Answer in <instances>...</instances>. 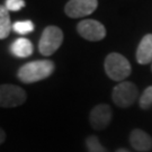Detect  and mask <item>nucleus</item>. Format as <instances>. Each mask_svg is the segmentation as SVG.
Returning a JSON list of instances; mask_svg holds the SVG:
<instances>
[{"mask_svg":"<svg viewBox=\"0 0 152 152\" xmlns=\"http://www.w3.org/2000/svg\"><path fill=\"white\" fill-rule=\"evenodd\" d=\"M130 143L136 151L148 152L152 149V137L140 129H135L131 132Z\"/></svg>","mask_w":152,"mask_h":152,"instance_id":"obj_9","label":"nucleus"},{"mask_svg":"<svg viewBox=\"0 0 152 152\" xmlns=\"http://www.w3.org/2000/svg\"><path fill=\"white\" fill-rule=\"evenodd\" d=\"M11 53L17 58H28L33 54V44L27 38H17L10 46Z\"/></svg>","mask_w":152,"mask_h":152,"instance_id":"obj_11","label":"nucleus"},{"mask_svg":"<svg viewBox=\"0 0 152 152\" xmlns=\"http://www.w3.org/2000/svg\"><path fill=\"white\" fill-rule=\"evenodd\" d=\"M106 75L114 81H123L131 75L132 69L129 60L120 53H110L105 59Z\"/></svg>","mask_w":152,"mask_h":152,"instance_id":"obj_2","label":"nucleus"},{"mask_svg":"<svg viewBox=\"0 0 152 152\" xmlns=\"http://www.w3.org/2000/svg\"><path fill=\"white\" fill-rule=\"evenodd\" d=\"M5 139H6V133L4 130H1L0 129V144H2L4 142H5Z\"/></svg>","mask_w":152,"mask_h":152,"instance_id":"obj_17","label":"nucleus"},{"mask_svg":"<svg viewBox=\"0 0 152 152\" xmlns=\"http://www.w3.org/2000/svg\"><path fill=\"white\" fill-rule=\"evenodd\" d=\"M136 61L140 64L152 62V34H147L141 39L136 50Z\"/></svg>","mask_w":152,"mask_h":152,"instance_id":"obj_10","label":"nucleus"},{"mask_svg":"<svg viewBox=\"0 0 152 152\" xmlns=\"http://www.w3.org/2000/svg\"><path fill=\"white\" fill-rule=\"evenodd\" d=\"M63 42V33L56 26H48L42 33L38 43V50L44 56H50L61 46Z\"/></svg>","mask_w":152,"mask_h":152,"instance_id":"obj_3","label":"nucleus"},{"mask_svg":"<svg viewBox=\"0 0 152 152\" xmlns=\"http://www.w3.org/2000/svg\"><path fill=\"white\" fill-rule=\"evenodd\" d=\"M12 29L17 34H28L34 31V24L31 20H23V22H16L12 25Z\"/></svg>","mask_w":152,"mask_h":152,"instance_id":"obj_14","label":"nucleus"},{"mask_svg":"<svg viewBox=\"0 0 152 152\" xmlns=\"http://www.w3.org/2000/svg\"><path fill=\"white\" fill-rule=\"evenodd\" d=\"M116 152H131V151H129V150H126V149H118Z\"/></svg>","mask_w":152,"mask_h":152,"instance_id":"obj_18","label":"nucleus"},{"mask_svg":"<svg viewBox=\"0 0 152 152\" xmlns=\"http://www.w3.org/2000/svg\"><path fill=\"white\" fill-rule=\"evenodd\" d=\"M5 7L8 11H18L25 7L24 0H6Z\"/></svg>","mask_w":152,"mask_h":152,"instance_id":"obj_16","label":"nucleus"},{"mask_svg":"<svg viewBox=\"0 0 152 152\" xmlns=\"http://www.w3.org/2000/svg\"><path fill=\"white\" fill-rule=\"evenodd\" d=\"M98 6L97 0H70L65 5V14L71 18L91 15Z\"/></svg>","mask_w":152,"mask_h":152,"instance_id":"obj_7","label":"nucleus"},{"mask_svg":"<svg viewBox=\"0 0 152 152\" xmlns=\"http://www.w3.org/2000/svg\"><path fill=\"white\" fill-rule=\"evenodd\" d=\"M86 145H87L88 152H108L106 150V148L102 145L99 139L95 135L88 136L86 139Z\"/></svg>","mask_w":152,"mask_h":152,"instance_id":"obj_13","label":"nucleus"},{"mask_svg":"<svg viewBox=\"0 0 152 152\" xmlns=\"http://www.w3.org/2000/svg\"><path fill=\"white\" fill-rule=\"evenodd\" d=\"M26 100V92L15 85L0 86V107L11 108L20 106Z\"/></svg>","mask_w":152,"mask_h":152,"instance_id":"obj_5","label":"nucleus"},{"mask_svg":"<svg viewBox=\"0 0 152 152\" xmlns=\"http://www.w3.org/2000/svg\"><path fill=\"white\" fill-rule=\"evenodd\" d=\"M77 31L79 35L87 41L97 42L106 36V28L102 23L94 19H85L78 24Z\"/></svg>","mask_w":152,"mask_h":152,"instance_id":"obj_6","label":"nucleus"},{"mask_svg":"<svg viewBox=\"0 0 152 152\" xmlns=\"http://www.w3.org/2000/svg\"><path fill=\"white\" fill-rule=\"evenodd\" d=\"M113 118V113L112 108L107 104H99L95 106L89 115V121L90 125L95 130L102 131L106 129Z\"/></svg>","mask_w":152,"mask_h":152,"instance_id":"obj_8","label":"nucleus"},{"mask_svg":"<svg viewBox=\"0 0 152 152\" xmlns=\"http://www.w3.org/2000/svg\"><path fill=\"white\" fill-rule=\"evenodd\" d=\"M112 98L118 107L127 108L135 103L137 98V87L133 82L122 81L114 87Z\"/></svg>","mask_w":152,"mask_h":152,"instance_id":"obj_4","label":"nucleus"},{"mask_svg":"<svg viewBox=\"0 0 152 152\" xmlns=\"http://www.w3.org/2000/svg\"><path fill=\"white\" fill-rule=\"evenodd\" d=\"M12 26H11L9 11L5 6H0V39L8 37Z\"/></svg>","mask_w":152,"mask_h":152,"instance_id":"obj_12","label":"nucleus"},{"mask_svg":"<svg viewBox=\"0 0 152 152\" xmlns=\"http://www.w3.org/2000/svg\"><path fill=\"white\" fill-rule=\"evenodd\" d=\"M54 63L50 60H38L28 62L18 70V79L24 83H33L46 79L54 71Z\"/></svg>","mask_w":152,"mask_h":152,"instance_id":"obj_1","label":"nucleus"},{"mask_svg":"<svg viewBox=\"0 0 152 152\" xmlns=\"http://www.w3.org/2000/svg\"><path fill=\"white\" fill-rule=\"evenodd\" d=\"M140 107L142 109H148L152 106V86L148 87L147 89H144V91L142 92L140 100Z\"/></svg>","mask_w":152,"mask_h":152,"instance_id":"obj_15","label":"nucleus"}]
</instances>
